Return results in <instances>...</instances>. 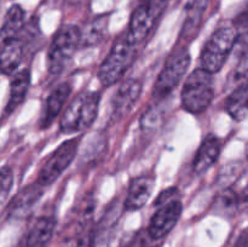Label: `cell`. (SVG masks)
Masks as SVG:
<instances>
[{
    "label": "cell",
    "mask_w": 248,
    "mask_h": 247,
    "mask_svg": "<svg viewBox=\"0 0 248 247\" xmlns=\"http://www.w3.org/2000/svg\"><path fill=\"white\" fill-rule=\"evenodd\" d=\"M137 46L127 31L118 36L98 69V79L103 86H111L123 79L135 63Z\"/></svg>",
    "instance_id": "1"
},
{
    "label": "cell",
    "mask_w": 248,
    "mask_h": 247,
    "mask_svg": "<svg viewBox=\"0 0 248 247\" xmlns=\"http://www.w3.org/2000/svg\"><path fill=\"white\" fill-rule=\"evenodd\" d=\"M101 94L97 91H82L69 102L60 120V131L64 135L84 132L97 119Z\"/></svg>",
    "instance_id": "2"
},
{
    "label": "cell",
    "mask_w": 248,
    "mask_h": 247,
    "mask_svg": "<svg viewBox=\"0 0 248 247\" xmlns=\"http://www.w3.org/2000/svg\"><path fill=\"white\" fill-rule=\"evenodd\" d=\"M215 98L213 74L203 68H196L186 77L181 92L182 108L199 115L207 110Z\"/></svg>",
    "instance_id": "3"
},
{
    "label": "cell",
    "mask_w": 248,
    "mask_h": 247,
    "mask_svg": "<svg viewBox=\"0 0 248 247\" xmlns=\"http://www.w3.org/2000/svg\"><path fill=\"white\" fill-rule=\"evenodd\" d=\"M81 29L74 24L61 27L51 40L47 51V70L56 77L64 72L81 46Z\"/></svg>",
    "instance_id": "4"
},
{
    "label": "cell",
    "mask_w": 248,
    "mask_h": 247,
    "mask_svg": "<svg viewBox=\"0 0 248 247\" xmlns=\"http://www.w3.org/2000/svg\"><path fill=\"white\" fill-rule=\"evenodd\" d=\"M190 65V52L188 46L177 45L165 61L161 72L153 87V98L162 101L172 93L184 79Z\"/></svg>",
    "instance_id": "5"
},
{
    "label": "cell",
    "mask_w": 248,
    "mask_h": 247,
    "mask_svg": "<svg viewBox=\"0 0 248 247\" xmlns=\"http://www.w3.org/2000/svg\"><path fill=\"white\" fill-rule=\"evenodd\" d=\"M236 38V27L224 26L216 29L207 39L201 51V68L212 74L219 72L227 63L229 56L234 52Z\"/></svg>",
    "instance_id": "6"
},
{
    "label": "cell",
    "mask_w": 248,
    "mask_h": 247,
    "mask_svg": "<svg viewBox=\"0 0 248 247\" xmlns=\"http://www.w3.org/2000/svg\"><path fill=\"white\" fill-rule=\"evenodd\" d=\"M79 143V138H72L58 145L41 164L36 182H39L45 188L55 183L74 161L78 154Z\"/></svg>",
    "instance_id": "7"
},
{
    "label": "cell",
    "mask_w": 248,
    "mask_h": 247,
    "mask_svg": "<svg viewBox=\"0 0 248 247\" xmlns=\"http://www.w3.org/2000/svg\"><path fill=\"white\" fill-rule=\"evenodd\" d=\"M166 6V0H143L131 15L127 33L140 45L147 40Z\"/></svg>",
    "instance_id": "8"
},
{
    "label": "cell",
    "mask_w": 248,
    "mask_h": 247,
    "mask_svg": "<svg viewBox=\"0 0 248 247\" xmlns=\"http://www.w3.org/2000/svg\"><path fill=\"white\" fill-rule=\"evenodd\" d=\"M183 212V203L179 199L156 207L147 229L154 239L164 241L165 237L174 229Z\"/></svg>",
    "instance_id": "9"
},
{
    "label": "cell",
    "mask_w": 248,
    "mask_h": 247,
    "mask_svg": "<svg viewBox=\"0 0 248 247\" xmlns=\"http://www.w3.org/2000/svg\"><path fill=\"white\" fill-rule=\"evenodd\" d=\"M45 186L41 185L39 182L28 184L22 188L14 198L10 200L7 205V216L9 219H24L31 215L34 206L43 196Z\"/></svg>",
    "instance_id": "10"
},
{
    "label": "cell",
    "mask_w": 248,
    "mask_h": 247,
    "mask_svg": "<svg viewBox=\"0 0 248 247\" xmlns=\"http://www.w3.org/2000/svg\"><path fill=\"white\" fill-rule=\"evenodd\" d=\"M155 186L154 174H140L131 179L123 205L127 212H135L147 205Z\"/></svg>",
    "instance_id": "11"
},
{
    "label": "cell",
    "mask_w": 248,
    "mask_h": 247,
    "mask_svg": "<svg viewBox=\"0 0 248 247\" xmlns=\"http://www.w3.org/2000/svg\"><path fill=\"white\" fill-rule=\"evenodd\" d=\"M208 4L210 0H189L186 6V16L179 34L178 45L186 46V44L196 38L203 24Z\"/></svg>",
    "instance_id": "12"
},
{
    "label": "cell",
    "mask_w": 248,
    "mask_h": 247,
    "mask_svg": "<svg viewBox=\"0 0 248 247\" xmlns=\"http://www.w3.org/2000/svg\"><path fill=\"white\" fill-rule=\"evenodd\" d=\"M143 85L138 79L124 80L111 98V109L115 118H121L133 108L142 93Z\"/></svg>",
    "instance_id": "13"
},
{
    "label": "cell",
    "mask_w": 248,
    "mask_h": 247,
    "mask_svg": "<svg viewBox=\"0 0 248 247\" xmlns=\"http://www.w3.org/2000/svg\"><path fill=\"white\" fill-rule=\"evenodd\" d=\"M72 85L69 82H62L50 92V94L46 98L45 104H44L40 120H39L40 128L44 130V128H47L48 126L52 125L53 121L58 118L61 111L64 108L65 103L72 94Z\"/></svg>",
    "instance_id": "14"
},
{
    "label": "cell",
    "mask_w": 248,
    "mask_h": 247,
    "mask_svg": "<svg viewBox=\"0 0 248 247\" xmlns=\"http://www.w3.org/2000/svg\"><path fill=\"white\" fill-rule=\"evenodd\" d=\"M27 41L28 40L23 31L18 38L2 41L1 51H0V65H1L2 74L12 77L18 70L19 64L23 60Z\"/></svg>",
    "instance_id": "15"
},
{
    "label": "cell",
    "mask_w": 248,
    "mask_h": 247,
    "mask_svg": "<svg viewBox=\"0 0 248 247\" xmlns=\"http://www.w3.org/2000/svg\"><path fill=\"white\" fill-rule=\"evenodd\" d=\"M222 152V140L213 133L206 136L193 160V170L196 174H203L218 161Z\"/></svg>",
    "instance_id": "16"
},
{
    "label": "cell",
    "mask_w": 248,
    "mask_h": 247,
    "mask_svg": "<svg viewBox=\"0 0 248 247\" xmlns=\"http://www.w3.org/2000/svg\"><path fill=\"white\" fill-rule=\"evenodd\" d=\"M56 225L57 220L52 215H44L36 218L29 228L24 247H47L55 234Z\"/></svg>",
    "instance_id": "17"
},
{
    "label": "cell",
    "mask_w": 248,
    "mask_h": 247,
    "mask_svg": "<svg viewBox=\"0 0 248 247\" xmlns=\"http://www.w3.org/2000/svg\"><path fill=\"white\" fill-rule=\"evenodd\" d=\"M125 211L124 205H121L118 200H114L98 222H96V242L97 247L103 246L106 242L109 241V239L113 235L114 230L118 227L119 219L121 217V213Z\"/></svg>",
    "instance_id": "18"
},
{
    "label": "cell",
    "mask_w": 248,
    "mask_h": 247,
    "mask_svg": "<svg viewBox=\"0 0 248 247\" xmlns=\"http://www.w3.org/2000/svg\"><path fill=\"white\" fill-rule=\"evenodd\" d=\"M29 87H31V72L28 69L17 70L11 77L9 101L4 109L5 116L11 115L23 103L29 91Z\"/></svg>",
    "instance_id": "19"
},
{
    "label": "cell",
    "mask_w": 248,
    "mask_h": 247,
    "mask_svg": "<svg viewBox=\"0 0 248 247\" xmlns=\"http://www.w3.org/2000/svg\"><path fill=\"white\" fill-rule=\"evenodd\" d=\"M24 27H26V14H24V10L19 5H12L6 11L4 21H2L1 31H0L1 43L2 41L10 40V39L18 38L22 34V31H23Z\"/></svg>",
    "instance_id": "20"
},
{
    "label": "cell",
    "mask_w": 248,
    "mask_h": 247,
    "mask_svg": "<svg viewBox=\"0 0 248 247\" xmlns=\"http://www.w3.org/2000/svg\"><path fill=\"white\" fill-rule=\"evenodd\" d=\"M224 110L234 120L242 121L248 115V84L232 90L225 98Z\"/></svg>",
    "instance_id": "21"
},
{
    "label": "cell",
    "mask_w": 248,
    "mask_h": 247,
    "mask_svg": "<svg viewBox=\"0 0 248 247\" xmlns=\"http://www.w3.org/2000/svg\"><path fill=\"white\" fill-rule=\"evenodd\" d=\"M108 16H98L81 31V46L94 47L103 41L108 29Z\"/></svg>",
    "instance_id": "22"
},
{
    "label": "cell",
    "mask_w": 248,
    "mask_h": 247,
    "mask_svg": "<svg viewBox=\"0 0 248 247\" xmlns=\"http://www.w3.org/2000/svg\"><path fill=\"white\" fill-rule=\"evenodd\" d=\"M213 210L222 216L232 217L240 210V193L228 186L220 191L213 202Z\"/></svg>",
    "instance_id": "23"
},
{
    "label": "cell",
    "mask_w": 248,
    "mask_h": 247,
    "mask_svg": "<svg viewBox=\"0 0 248 247\" xmlns=\"http://www.w3.org/2000/svg\"><path fill=\"white\" fill-rule=\"evenodd\" d=\"M162 242L161 240L154 239L147 228H142L124 235L119 247H161Z\"/></svg>",
    "instance_id": "24"
},
{
    "label": "cell",
    "mask_w": 248,
    "mask_h": 247,
    "mask_svg": "<svg viewBox=\"0 0 248 247\" xmlns=\"http://www.w3.org/2000/svg\"><path fill=\"white\" fill-rule=\"evenodd\" d=\"M248 84V55L240 58L235 69L230 73L228 79V87L234 90L241 85Z\"/></svg>",
    "instance_id": "25"
},
{
    "label": "cell",
    "mask_w": 248,
    "mask_h": 247,
    "mask_svg": "<svg viewBox=\"0 0 248 247\" xmlns=\"http://www.w3.org/2000/svg\"><path fill=\"white\" fill-rule=\"evenodd\" d=\"M162 116H164V111L160 110L157 107H152L147 111H144L140 118V128L143 132H154L161 125Z\"/></svg>",
    "instance_id": "26"
},
{
    "label": "cell",
    "mask_w": 248,
    "mask_h": 247,
    "mask_svg": "<svg viewBox=\"0 0 248 247\" xmlns=\"http://www.w3.org/2000/svg\"><path fill=\"white\" fill-rule=\"evenodd\" d=\"M232 53L239 60L248 55V23L237 28L236 44H235L234 52Z\"/></svg>",
    "instance_id": "27"
},
{
    "label": "cell",
    "mask_w": 248,
    "mask_h": 247,
    "mask_svg": "<svg viewBox=\"0 0 248 247\" xmlns=\"http://www.w3.org/2000/svg\"><path fill=\"white\" fill-rule=\"evenodd\" d=\"M0 179H1V190H0V199L2 202L6 201L7 195L11 191L12 185H14V172H12L10 166H2L0 171Z\"/></svg>",
    "instance_id": "28"
},
{
    "label": "cell",
    "mask_w": 248,
    "mask_h": 247,
    "mask_svg": "<svg viewBox=\"0 0 248 247\" xmlns=\"http://www.w3.org/2000/svg\"><path fill=\"white\" fill-rule=\"evenodd\" d=\"M179 199V190L176 186H171V188H167L165 190H162L161 193L157 195V198L155 199L154 206L155 207H159V206L164 205V203L170 202L172 200H176Z\"/></svg>",
    "instance_id": "29"
},
{
    "label": "cell",
    "mask_w": 248,
    "mask_h": 247,
    "mask_svg": "<svg viewBox=\"0 0 248 247\" xmlns=\"http://www.w3.org/2000/svg\"><path fill=\"white\" fill-rule=\"evenodd\" d=\"M248 23V4L245 6V9L235 17L234 24L236 28H240V27L245 26V24Z\"/></svg>",
    "instance_id": "30"
},
{
    "label": "cell",
    "mask_w": 248,
    "mask_h": 247,
    "mask_svg": "<svg viewBox=\"0 0 248 247\" xmlns=\"http://www.w3.org/2000/svg\"><path fill=\"white\" fill-rule=\"evenodd\" d=\"M240 210L248 213V183L240 193Z\"/></svg>",
    "instance_id": "31"
},
{
    "label": "cell",
    "mask_w": 248,
    "mask_h": 247,
    "mask_svg": "<svg viewBox=\"0 0 248 247\" xmlns=\"http://www.w3.org/2000/svg\"><path fill=\"white\" fill-rule=\"evenodd\" d=\"M234 247H248V228L242 230L237 240L235 241Z\"/></svg>",
    "instance_id": "32"
},
{
    "label": "cell",
    "mask_w": 248,
    "mask_h": 247,
    "mask_svg": "<svg viewBox=\"0 0 248 247\" xmlns=\"http://www.w3.org/2000/svg\"><path fill=\"white\" fill-rule=\"evenodd\" d=\"M80 1H82V0H69V2H72V4H78Z\"/></svg>",
    "instance_id": "33"
},
{
    "label": "cell",
    "mask_w": 248,
    "mask_h": 247,
    "mask_svg": "<svg viewBox=\"0 0 248 247\" xmlns=\"http://www.w3.org/2000/svg\"><path fill=\"white\" fill-rule=\"evenodd\" d=\"M247 159H248V150H247Z\"/></svg>",
    "instance_id": "34"
},
{
    "label": "cell",
    "mask_w": 248,
    "mask_h": 247,
    "mask_svg": "<svg viewBox=\"0 0 248 247\" xmlns=\"http://www.w3.org/2000/svg\"><path fill=\"white\" fill-rule=\"evenodd\" d=\"M166 1H167V0H166Z\"/></svg>",
    "instance_id": "35"
}]
</instances>
